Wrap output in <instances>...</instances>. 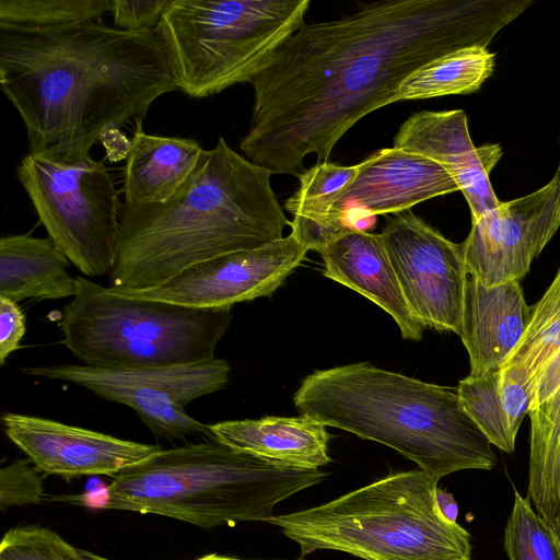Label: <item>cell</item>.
<instances>
[{"label": "cell", "mask_w": 560, "mask_h": 560, "mask_svg": "<svg viewBox=\"0 0 560 560\" xmlns=\"http://www.w3.org/2000/svg\"><path fill=\"white\" fill-rule=\"evenodd\" d=\"M298 560H304L303 557H300Z\"/></svg>", "instance_id": "f35d334b"}, {"label": "cell", "mask_w": 560, "mask_h": 560, "mask_svg": "<svg viewBox=\"0 0 560 560\" xmlns=\"http://www.w3.org/2000/svg\"><path fill=\"white\" fill-rule=\"evenodd\" d=\"M39 470L30 459L18 458L0 470V508L34 504L44 498Z\"/></svg>", "instance_id": "f546056e"}, {"label": "cell", "mask_w": 560, "mask_h": 560, "mask_svg": "<svg viewBox=\"0 0 560 560\" xmlns=\"http://www.w3.org/2000/svg\"><path fill=\"white\" fill-rule=\"evenodd\" d=\"M361 163L350 166L317 162L299 177V187L284 201L283 209L293 215L291 232L313 248L336 195L350 185Z\"/></svg>", "instance_id": "cb8c5ba5"}, {"label": "cell", "mask_w": 560, "mask_h": 560, "mask_svg": "<svg viewBox=\"0 0 560 560\" xmlns=\"http://www.w3.org/2000/svg\"><path fill=\"white\" fill-rule=\"evenodd\" d=\"M439 163L455 180L477 220L500 205L490 173L502 158L499 143L476 147L462 109L421 110L408 117L394 137V145Z\"/></svg>", "instance_id": "2e32d148"}, {"label": "cell", "mask_w": 560, "mask_h": 560, "mask_svg": "<svg viewBox=\"0 0 560 560\" xmlns=\"http://www.w3.org/2000/svg\"><path fill=\"white\" fill-rule=\"evenodd\" d=\"M26 332V318L18 302L0 296V364L20 348Z\"/></svg>", "instance_id": "1f68e13d"}, {"label": "cell", "mask_w": 560, "mask_h": 560, "mask_svg": "<svg viewBox=\"0 0 560 560\" xmlns=\"http://www.w3.org/2000/svg\"><path fill=\"white\" fill-rule=\"evenodd\" d=\"M16 177L48 237L86 277L110 275L118 256L121 207L103 161H63L28 152Z\"/></svg>", "instance_id": "9c48e42d"}, {"label": "cell", "mask_w": 560, "mask_h": 560, "mask_svg": "<svg viewBox=\"0 0 560 560\" xmlns=\"http://www.w3.org/2000/svg\"><path fill=\"white\" fill-rule=\"evenodd\" d=\"M114 0H0V25L55 27L101 21Z\"/></svg>", "instance_id": "4316f807"}, {"label": "cell", "mask_w": 560, "mask_h": 560, "mask_svg": "<svg viewBox=\"0 0 560 560\" xmlns=\"http://www.w3.org/2000/svg\"><path fill=\"white\" fill-rule=\"evenodd\" d=\"M197 560H245V559H238L233 557H226V556H220L217 553L207 555L202 558H199Z\"/></svg>", "instance_id": "8d00e7d4"}, {"label": "cell", "mask_w": 560, "mask_h": 560, "mask_svg": "<svg viewBox=\"0 0 560 560\" xmlns=\"http://www.w3.org/2000/svg\"><path fill=\"white\" fill-rule=\"evenodd\" d=\"M0 85L20 115L28 152L91 158L107 127L143 119L178 90L153 31L101 21L55 27L0 25Z\"/></svg>", "instance_id": "7a4b0ae2"}, {"label": "cell", "mask_w": 560, "mask_h": 560, "mask_svg": "<svg viewBox=\"0 0 560 560\" xmlns=\"http://www.w3.org/2000/svg\"><path fill=\"white\" fill-rule=\"evenodd\" d=\"M231 308H195L127 298L88 277L62 310L61 343L82 364L144 369L192 364L215 358Z\"/></svg>", "instance_id": "52a82bcc"}, {"label": "cell", "mask_w": 560, "mask_h": 560, "mask_svg": "<svg viewBox=\"0 0 560 560\" xmlns=\"http://www.w3.org/2000/svg\"><path fill=\"white\" fill-rule=\"evenodd\" d=\"M173 0H114V26L127 32L155 31Z\"/></svg>", "instance_id": "4dcf8cb0"}, {"label": "cell", "mask_w": 560, "mask_h": 560, "mask_svg": "<svg viewBox=\"0 0 560 560\" xmlns=\"http://www.w3.org/2000/svg\"><path fill=\"white\" fill-rule=\"evenodd\" d=\"M528 498L546 522L560 516V387L528 410Z\"/></svg>", "instance_id": "7402d4cb"}, {"label": "cell", "mask_w": 560, "mask_h": 560, "mask_svg": "<svg viewBox=\"0 0 560 560\" xmlns=\"http://www.w3.org/2000/svg\"><path fill=\"white\" fill-rule=\"evenodd\" d=\"M550 527V529L552 530L555 537H556V540L560 547V516L552 520L551 522L547 523Z\"/></svg>", "instance_id": "d590c367"}, {"label": "cell", "mask_w": 560, "mask_h": 560, "mask_svg": "<svg viewBox=\"0 0 560 560\" xmlns=\"http://www.w3.org/2000/svg\"><path fill=\"white\" fill-rule=\"evenodd\" d=\"M296 410L397 451L440 479L492 469L491 443L464 410L456 388L386 371L369 362L307 375L293 396Z\"/></svg>", "instance_id": "277c9868"}, {"label": "cell", "mask_w": 560, "mask_h": 560, "mask_svg": "<svg viewBox=\"0 0 560 560\" xmlns=\"http://www.w3.org/2000/svg\"><path fill=\"white\" fill-rule=\"evenodd\" d=\"M336 20L304 23L252 81L240 149L272 174L299 179L304 159L328 158L368 114L395 103L411 72L469 46L487 48L532 0H381Z\"/></svg>", "instance_id": "6da1fadb"}, {"label": "cell", "mask_w": 560, "mask_h": 560, "mask_svg": "<svg viewBox=\"0 0 560 560\" xmlns=\"http://www.w3.org/2000/svg\"><path fill=\"white\" fill-rule=\"evenodd\" d=\"M438 481L420 468L395 472L269 523L302 556L329 549L364 560H471L468 532L438 511Z\"/></svg>", "instance_id": "8992f818"}, {"label": "cell", "mask_w": 560, "mask_h": 560, "mask_svg": "<svg viewBox=\"0 0 560 560\" xmlns=\"http://www.w3.org/2000/svg\"><path fill=\"white\" fill-rule=\"evenodd\" d=\"M70 261L47 237L15 234L0 238V296L25 299L73 298L77 277L67 271Z\"/></svg>", "instance_id": "44dd1931"}, {"label": "cell", "mask_w": 560, "mask_h": 560, "mask_svg": "<svg viewBox=\"0 0 560 560\" xmlns=\"http://www.w3.org/2000/svg\"><path fill=\"white\" fill-rule=\"evenodd\" d=\"M530 315L520 281L486 287L467 273L459 337L471 376L499 371L521 340Z\"/></svg>", "instance_id": "e0dca14e"}, {"label": "cell", "mask_w": 560, "mask_h": 560, "mask_svg": "<svg viewBox=\"0 0 560 560\" xmlns=\"http://www.w3.org/2000/svg\"><path fill=\"white\" fill-rule=\"evenodd\" d=\"M560 387V350L553 354L537 375L530 408H534L549 398Z\"/></svg>", "instance_id": "d6a6232c"}, {"label": "cell", "mask_w": 560, "mask_h": 560, "mask_svg": "<svg viewBox=\"0 0 560 560\" xmlns=\"http://www.w3.org/2000/svg\"><path fill=\"white\" fill-rule=\"evenodd\" d=\"M559 145H560V138H559ZM555 177L558 178V180L560 182V156H559V164H558V167H557V172L555 174Z\"/></svg>", "instance_id": "74e56055"}, {"label": "cell", "mask_w": 560, "mask_h": 560, "mask_svg": "<svg viewBox=\"0 0 560 560\" xmlns=\"http://www.w3.org/2000/svg\"><path fill=\"white\" fill-rule=\"evenodd\" d=\"M105 158L110 162L126 160L131 151L132 141L118 127H107L100 136Z\"/></svg>", "instance_id": "836d02e7"}, {"label": "cell", "mask_w": 560, "mask_h": 560, "mask_svg": "<svg viewBox=\"0 0 560 560\" xmlns=\"http://www.w3.org/2000/svg\"><path fill=\"white\" fill-rule=\"evenodd\" d=\"M2 424L8 439L40 472L66 480L114 477L161 451L155 444L122 440L38 416L7 412Z\"/></svg>", "instance_id": "9a60e30c"}, {"label": "cell", "mask_w": 560, "mask_h": 560, "mask_svg": "<svg viewBox=\"0 0 560 560\" xmlns=\"http://www.w3.org/2000/svg\"><path fill=\"white\" fill-rule=\"evenodd\" d=\"M459 191L451 175L435 161L392 147L361 162L358 176L339 191L324 220L313 250L324 246L368 218L410 210L431 198Z\"/></svg>", "instance_id": "4fadbf2b"}, {"label": "cell", "mask_w": 560, "mask_h": 560, "mask_svg": "<svg viewBox=\"0 0 560 560\" xmlns=\"http://www.w3.org/2000/svg\"><path fill=\"white\" fill-rule=\"evenodd\" d=\"M494 70V54L469 46L441 56L406 77L394 101L427 100L477 92Z\"/></svg>", "instance_id": "603a6c76"}, {"label": "cell", "mask_w": 560, "mask_h": 560, "mask_svg": "<svg viewBox=\"0 0 560 560\" xmlns=\"http://www.w3.org/2000/svg\"><path fill=\"white\" fill-rule=\"evenodd\" d=\"M229 363L219 358L192 364L144 369H103L62 363L27 366L30 376L79 385L109 401L133 409L150 431L163 439L212 436L209 425L192 418L186 406L222 389L230 377Z\"/></svg>", "instance_id": "30bf717a"}, {"label": "cell", "mask_w": 560, "mask_h": 560, "mask_svg": "<svg viewBox=\"0 0 560 560\" xmlns=\"http://www.w3.org/2000/svg\"><path fill=\"white\" fill-rule=\"evenodd\" d=\"M510 560H560V547L549 525L534 512L529 498L514 491V504L504 530Z\"/></svg>", "instance_id": "83f0119b"}, {"label": "cell", "mask_w": 560, "mask_h": 560, "mask_svg": "<svg viewBox=\"0 0 560 560\" xmlns=\"http://www.w3.org/2000/svg\"><path fill=\"white\" fill-rule=\"evenodd\" d=\"M560 350V268L542 296L530 306L524 334L501 371L532 389L550 358Z\"/></svg>", "instance_id": "d4e9b609"}, {"label": "cell", "mask_w": 560, "mask_h": 560, "mask_svg": "<svg viewBox=\"0 0 560 560\" xmlns=\"http://www.w3.org/2000/svg\"><path fill=\"white\" fill-rule=\"evenodd\" d=\"M308 0H173L154 33L194 98L252 81L305 23Z\"/></svg>", "instance_id": "ba28073f"}, {"label": "cell", "mask_w": 560, "mask_h": 560, "mask_svg": "<svg viewBox=\"0 0 560 560\" xmlns=\"http://www.w3.org/2000/svg\"><path fill=\"white\" fill-rule=\"evenodd\" d=\"M308 247L292 232L258 248L240 250L191 266L158 287L119 295L195 308H231L235 303L271 295L304 260Z\"/></svg>", "instance_id": "7c38bea8"}, {"label": "cell", "mask_w": 560, "mask_h": 560, "mask_svg": "<svg viewBox=\"0 0 560 560\" xmlns=\"http://www.w3.org/2000/svg\"><path fill=\"white\" fill-rule=\"evenodd\" d=\"M0 560H82L57 533L28 525L9 529L0 544Z\"/></svg>", "instance_id": "f1b7e54d"}, {"label": "cell", "mask_w": 560, "mask_h": 560, "mask_svg": "<svg viewBox=\"0 0 560 560\" xmlns=\"http://www.w3.org/2000/svg\"><path fill=\"white\" fill-rule=\"evenodd\" d=\"M435 503L439 513L445 521L456 523L458 505L452 493L438 487L435 490Z\"/></svg>", "instance_id": "e575fe53"}, {"label": "cell", "mask_w": 560, "mask_h": 560, "mask_svg": "<svg viewBox=\"0 0 560 560\" xmlns=\"http://www.w3.org/2000/svg\"><path fill=\"white\" fill-rule=\"evenodd\" d=\"M324 276L365 296L396 322L402 338L420 340L424 327L413 317L380 234L352 229L318 252Z\"/></svg>", "instance_id": "ac0fdd59"}, {"label": "cell", "mask_w": 560, "mask_h": 560, "mask_svg": "<svg viewBox=\"0 0 560 560\" xmlns=\"http://www.w3.org/2000/svg\"><path fill=\"white\" fill-rule=\"evenodd\" d=\"M381 236L413 317L424 328L459 336L467 279L462 243L411 210L388 217Z\"/></svg>", "instance_id": "8fae6325"}, {"label": "cell", "mask_w": 560, "mask_h": 560, "mask_svg": "<svg viewBox=\"0 0 560 560\" xmlns=\"http://www.w3.org/2000/svg\"><path fill=\"white\" fill-rule=\"evenodd\" d=\"M124 170L126 207L164 203L189 179L205 150L187 138L145 133L136 120Z\"/></svg>", "instance_id": "ffe728a7"}, {"label": "cell", "mask_w": 560, "mask_h": 560, "mask_svg": "<svg viewBox=\"0 0 560 560\" xmlns=\"http://www.w3.org/2000/svg\"><path fill=\"white\" fill-rule=\"evenodd\" d=\"M327 478L236 451L213 436L161 450L113 477L106 510L156 514L199 527L265 521L292 494Z\"/></svg>", "instance_id": "5b68a950"}, {"label": "cell", "mask_w": 560, "mask_h": 560, "mask_svg": "<svg viewBox=\"0 0 560 560\" xmlns=\"http://www.w3.org/2000/svg\"><path fill=\"white\" fill-rule=\"evenodd\" d=\"M460 404L489 442L505 453H513L501 392V370L459 381L456 387Z\"/></svg>", "instance_id": "484cf974"}, {"label": "cell", "mask_w": 560, "mask_h": 560, "mask_svg": "<svg viewBox=\"0 0 560 560\" xmlns=\"http://www.w3.org/2000/svg\"><path fill=\"white\" fill-rule=\"evenodd\" d=\"M271 175L220 137L170 200L122 206L110 287L154 288L197 264L283 237L291 221Z\"/></svg>", "instance_id": "3957f363"}, {"label": "cell", "mask_w": 560, "mask_h": 560, "mask_svg": "<svg viewBox=\"0 0 560 560\" xmlns=\"http://www.w3.org/2000/svg\"><path fill=\"white\" fill-rule=\"evenodd\" d=\"M559 228L560 182L553 176L534 192L471 220L462 242L467 273L486 287L520 281Z\"/></svg>", "instance_id": "5bb4252c"}, {"label": "cell", "mask_w": 560, "mask_h": 560, "mask_svg": "<svg viewBox=\"0 0 560 560\" xmlns=\"http://www.w3.org/2000/svg\"><path fill=\"white\" fill-rule=\"evenodd\" d=\"M209 429L225 445L272 463L319 469L331 462L326 425L304 415L229 420L210 424Z\"/></svg>", "instance_id": "d6986e66"}]
</instances>
